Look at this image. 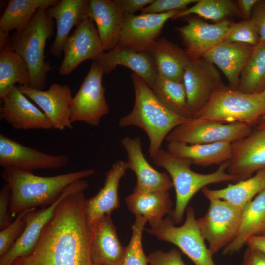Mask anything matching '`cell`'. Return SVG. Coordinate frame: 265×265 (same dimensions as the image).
Returning a JSON list of instances; mask_svg holds the SVG:
<instances>
[{"mask_svg":"<svg viewBox=\"0 0 265 265\" xmlns=\"http://www.w3.org/2000/svg\"><path fill=\"white\" fill-rule=\"evenodd\" d=\"M187 23L176 30L186 46L190 59L202 57L215 46L223 42L231 22L227 20L214 24L198 18H188Z\"/></svg>","mask_w":265,"mask_h":265,"instance_id":"obj_20","label":"cell"},{"mask_svg":"<svg viewBox=\"0 0 265 265\" xmlns=\"http://www.w3.org/2000/svg\"><path fill=\"white\" fill-rule=\"evenodd\" d=\"M48 9H39L27 25L15 32L11 37L12 48L28 68L29 87L41 90L46 86L48 72L52 69L44 55L46 42L54 33V23Z\"/></svg>","mask_w":265,"mask_h":265,"instance_id":"obj_5","label":"cell"},{"mask_svg":"<svg viewBox=\"0 0 265 265\" xmlns=\"http://www.w3.org/2000/svg\"><path fill=\"white\" fill-rule=\"evenodd\" d=\"M90 0H61L48 9L50 15L56 23V32L49 53L59 57L72 28L78 26L88 17Z\"/></svg>","mask_w":265,"mask_h":265,"instance_id":"obj_23","label":"cell"},{"mask_svg":"<svg viewBox=\"0 0 265 265\" xmlns=\"http://www.w3.org/2000/svg\"><path fill=\"white\" fill-rule=\"evenodd\" d=\"M198 0H154L140 11L141 13L161 14L174 11H181L196 3Z\"/></svg>","mask_w":265,"mask_h":265,"instance_id":"obj_40","label":"cell"},{"mask_svg":"<svg viewBox=\"0 0 265 265\" xmlns=\"http://www.w3.org/2000/svg\"><path fill=\"white\" fill-rule=\"evenodd\" d=\"M254 47L243 43L222 42L202 57L220 69L231 89H238L241 71Z\"/></svg>","mask_w":265,"mask_h":265,"instance_id":"obj_24","label":"cell"},{"mask_svg":"<svg viewBox=\"0 0 265 265\" xmlns=\"http://www.w3.org/2000/svg\"><path fill=\"white\" fill-rule=\"evenodd\" d=\"M18 87L42 110L53 128L60 131L73 128L70 120V104L73 97L68 85L53 83L47 90Z\"/></svg>","mask_w":265,"mask_h":265,"instance_id":"obj_15","label":"cell"},{"mask_svg":"<svg viewBox=\"0 0 265 265\" xmlns=\"http://www.w3.org/2000/svg\"><path fill=\"white\" fill-rule=\"evenodd\" d=\"M183 83L187 105L194 116L225 86L215 66L203 57L190 59L185 70Z\"/></svg>","mask_w":265,"mask_h":265,"instance_id":"obj_12","label":"cell"},{"mask_svg":"<svg viewBox=\"0 0 265 265\" xmlns=\"http://www.w3.org/2000/svg\"><path fill=\"white\" fill-rule=\"evenodd\" d=\"M250 20L256 25L260 43L265 42V0H258L255 5Z\"/></svg>","mask_w":265,"mask_h":265,"instance_id":"obj_43","label":"cell"},{"mask_svg":"<svg viewBox=\"0 0 265 265\" xmlns=\"http://www.w3.org/2000/svg\"><path fill=\"white\" fill-rule=\"evenodd\" d=\"M129 210L135 215L145 218L150 227L160 223L164 215L172 212L173 202L167 190L136 193L132 192L126 198Z\"/></svg>","mask_w":265,"mask_h":265,"instance_id":"obj_31","label":"cell"},{"mask_svg":"<svg viewBox=\"0 0 265 265\" xmlns=\"http://www.w3.org/2000/svg\"><path fill=\"white\" fill-rule=\"evenodd\" d=\"M265 189V169L257 171L253 176L241 180L220 189H211L207 186L201 189L207 198H213L225 200L243 209L260 192Z\"/></svg>","mask_w":265,"mask_h":265,"instance_id":"obj_32","label":"cell"},{"mask_svg":"<svg viewBox=\"0 0 265 265\" xmlns=\"http://www.w3.org/2000/svg\"><path fill=\"white\" fill-rule=\"evenodd\" d=\"M148 52L155 62L158 76L183 82L185 70L190 60L185 50L165 38H159Z\"/></svg>","mask_w":265,"mask_h":265,"instance_id":"obj_28","label":"cell"},{"mask_svg":"<svg viewBox=\"0 0 265 265\" xmlns=\"http://www.w3.org/2000/svg\"><path fill=\"white\" fill-rule=\"evenodd\" d=\"M131 79L135 94L134 106L130 113L120 119L118 124L122 127L134 126L142 129L149 137L148 152L153 158L161 148L162 142L169 133L191 119L180 116L166 108L138 75L132 73Z\"/></svg>","mask_w":265,"mask_h":265,"instance_id":"obj_3","label":"cell"},{"mask_svg":"<svg viewBox=\"0 0 265 265\" xmlns=\"http://www.w3.org/2000/svg\"><path fill=\"white\" fill-rule=\"evenodd\" d=\"M265 89V42L254 47L243 68L237 90L246 94L262 93Z\"/></svg>","mask_w":265,"mask_h":265,"instance_id":"obj_35","label":"cell"},{"mask_svg":"<svg viewBox=\"0 0 265 265\" xmlns=\"http://www.w3.org/2000/svg\"><path fill=\"white\" fill-rule=\"evenodd\" d=\"M231 145V156L227 168L228 173L237 176L241 181L265 169V131H253Z\"/></svg>","mask_w":265,"mask_h":265,"instance_id":"obj_16","label":"cell"},{"mask_svg":"<svg viewBox=\"0 0 265 265\" xmlns=\"http://www.w3.org/2000/svg\"><path fill=\"white\" fill-rule=\"evenodd\" d=\"M154 0H115L125 14L134 13L151 4Z\"/></svg>","mask_w":265,"mask_h":265,"instance_id":"obj_44","label":"cell"},{"mask_svg":"<svg viewBox=\"0 0 265 265\" xmlns=\"http://www.w3.org/2000/svg\"><path fill=\"white\" fill-rule=\"evenodd\" d=\"M92 169L43 177L13 168H5L1 176L11 190L10 214L13 218L26 210L49 206L72 183L93 175Z\"/></svg>","mask_w":265,"mask_h":265,"instance_id":"obj_2","label":"cell"},{"mask_svg":"<svg viewBox=\"0 0 265 265\" xmlns=\"http://www.w3.org/2000/svg\"><path fill=\"white\" fill-rule=\"evenodd\" d=\"M147 258L150 265H186L180 251L175 248L167 252L155 251L149 254Z\"/></svg>","mask_w":265,"mask_h":265,"instance_id":"obj_41","label":"cell"},{"mask_svg":"<svg viewBox=\"0 0 265 265\" xmlns=\"http://www.w3.org/2000/svg\"><path fill=\"white\" fill-rule=\"evenodd\" d=\"M180 11L139 15L125 14L116 47L136 52H148L159 38L166 22Z\"/></svg>","mask_w":265,"mask_h":265,"instance_id":"obj_11","label":"cell"},{"mask_svg":"<svg viewBox=\"0 0 265 265\" xmlns=\"http://www.w3.org/2000/svg\"><path fill=\"white\" fill-rule=\"evenodd\" d=\"M151 88L158 100L166 108L185 118H194L187 105L183 82H176L158 76Z\"/></svg>","mask_w":265,"mask_h":265,"instance_id":"obj_34","label":"cell"},{"mask_svg":"<svg viewBox=\"0 0 265 265\" xmlns=\"http://www.w3.org/2000/svg\"><path fill=\"white\" fill-rule=\"evenodd\" d=\"M196 14L206 20L218 23L231 16L241 17L237 2L231 0H198L190 8L180 11L176 19Z\"/></svg>","mask_w":265,"mask_h":265,"instance_id":"obj_36","label":"cell"},{"mask_svg":"<svg viewBox=\"0 0 265 265\" xmlns=\"http://www.w3.org/2000/svg\"><path fill=\"white\" fill-rule=\"evenodd\" d=\"M257 129L265 131V117L260 122Z\"/></svg>","mask_w":265,"mask_h":265,"instance_id":"obj_48","label":"cell"},{"mask_svg":"<svg viewBox=\"0 0 265 265\" xmlns=\"http://www.w3.org/2000/svg\"><path fill=\"white\" fill-rule=\"evenodd\" d=\"M32 209L19 213L10 224L0 230V257L12 248L21 236L26 226V216Z\"/></svg>","mask_w":265,"mask_h":265,"instance_id":"obj_39","label":"cell"},{"mask_svg":"<svg viewBox=\"0 0 265 265\" xmlns=\"http://www.w3.org/2000/svg\"><path fill=\"white\" fill-rule=\"evenodd\" d=\"M258 0H238L237 1L243 20L250 19L252 10Z\"/></svg>","mask_w":265,"mask_h":265,"instance_id":"obj_46","label":"cell"},{"mask_svg":"<svg viewBox=\"0 0 265 265\" xmlns=\"http://www.w3.org/2000/svg\"><path fill=\"white\" fill-rule=\"evenodd\" d=\"M223 42L243 43L255 47L260 44V40L257 27L250 19L231 22Z\"/></svg>","mask_w":265,"mask_h":265,"instance_id":"obj_38","label":"cell"},{"mask_svg":"<svg viewBox=\"0 0 265 265\" xmlns=\"http://www.w3.org/2000/svg\"><path fill=\"white\" fill-rule=\"evenodd\" d=\"M121 142L127 154L128 168L133 171L136 177V185L132 192L169 191L173 187L171 179L166 173L159 172L148 162L143 154L142 142L138 136H126Z\"/></svg>","mask_w":265,"mask_h":265,"instance_id":"obj_19","label":"cell"},{"mask_svg":"<svg viewBox=\"0 0 265 265\" xmlns=\"http://www.w3.org/2000/svg\"><path fill=\"white\" fill-rule=\"evenodd\" d=\"M135 221L132 227V234L128 245L125 247L123 257L119 265H148L147 256L142 247V237L147 219L135 215Z\"/></svg>","mask_w":265,"mask_h":265,"instance_id":"obj_37","label":"cell"},{"mask_svg":"<svg viewBox=\"0 0 265 265\" xmlns=\"http://www.w3.org/2000/svg\"><path fill=\"white\" fill-rule=\"evenodd\" d=\"M253 131L252 126L242 123L224 124L192 118L175 128L165 140L168 142H180L188 144L221 142L232 143L247 136Z\"/></svg>","mask_w":265,"mask_h":265,"instance_id":"obj_9","label":"cell"},{"mask_svg":"<svg viewBox=\"0 0 265 265\" xmlns=\"http://www.w3.org/2000/svg\"><path fill=\"white\" fill-rule=\"evenodd\" d=\"M208 210L197 219L201 233L209 243V250L213 256L228 246L238 232L243 209L217 198H210Z\"/></svg>","mask_w":265,"mask_h":265,"instance_id":"obj_8","label":"cell"},{"mask_svg":"<svg viewBox=\"0 0 265 265\" xmlns=\"http://www.w3.org/2000/svg\"><path fill=\"white\" fill-rule=\"evenodd\" d=\"M104 52L95 23L89 18L85 19L66 41L64 57L59 69L60 75L70 74L83 61L88 59L93 61Z\"/></svg>","mask_w":265,"mask_h":265,"instance_id":"obj_14","label":"cell"},{"mask_svg":"<svg viewBox=\"0 0 265 265\" xmlns=\"http://www.w3.org/2000/svg\"><path fill=\"white\" fill-rule=\"evenodd\" d=\"M102 68L93 61L90 69L70 104V120L98 126L109 111L102 83Z\"/></svg>","mask_w":265,"mask_h":265,"instance_id":"obj_10","label":"cell"},{"mask_svg":"<svg viewBox=\"0 0 265 265\" xmlns=\"http://www.w3.org/2000/svg\"><path fill=\"white\" fill-rule=\"evenodd\" d=\"M152 159L155 164L166 170L175 188V207L169 215L176 224L182 221L188 203L198 191L211 184L239 181L238 177L227 172L229 160L214 172L205 174L190 169L191 159L174 156L162 148Z\"/></svg>","mask_w":265,"mask_h":265,"instance_id":"obj_4","label":"cell"},{"mask_svg":"<svg viewBox=\"0 0 265 265\" xmlns=\"http://www.w3.org/2000/svg\"><path fill=\"white\" fill-rule=\"evenodd\" d=\"M11 202V190L7 184L5 183L0 190V229L1 230L10 224L13 217L9 212Z\"/></svg>","mask_w":265,"mask_h":265,"instance_id":"obj_42","label":"cell"},{"mask_svg":"<svg viewBox=\"0 0 265 265\" xmlns=\"http://www.w3.org/2000/svg\"><path fill=\"white\" fill-rule=\"evenodd\" d=\"M58 0H10L0 18V31L19 32L29 23L35 12L41 8H49Z\"/></svg>","mask_w":265,"mask_h":265,"instance_id":"obj_33","label":"cell"},{"mask_svg":"<svg viewBox=\"0 0 265 265\" xmlns=\"http://www.w3.org/2000/svg\"><path fill=\"white\" fill-rule=\"evenodd\" d=\"M175 224L169 215L157 226L145 230L159 240L175 245L195 265H215L200 231L192 207H187L184 223L180 226Z\"/></svg>","mask_w":265,"mask_h":265,"instance_id":"obj_7","label":"cell"},{"mask_svg":"<svg viewBox=\"0 0 265 265\" xmlns=\"http://www.w3.org/2000/svg\"><path fill=\"white\" fill-rule=\"evenodd\" d=\"M78 181L71 184L52 204L38 210L32 208L27 213L24 231L12 248L0 257V265H11L17 259L31 253L45 226L54 216L58 204L75 187Z\"/></svg>","mask_w":265,"mask_h":265,"instance_id":"obj_17","label":"cell"},{"mask_svg":"<svg viewBox=\"0 0 265 265\" xmlns=\"http://www.w3.org/2000/svg\"><path fill=\"white\" fill-rule=\"evenodd\" d=\"M84 184L78 182L58 204L31 253L11 265H94L90 256L92 233L84 210Z\"/></svg>","mask_w":265,"mask_h":265,"instance_id":"obj_1","label":"cell"},{"mask_svg":"<svg viewBox=\"0 0 265 265\" xmlns=\"http://www.w3.org/2000/svg\"><path fill=\"white\" fill-rule=\"evenodd\" d=\"M90 256L94 265H119L125 247L120 242L111 216L101 218L94 227L90 241Z\"/></svg>","mask_w":265,"mask_h":265,"instance_id":"obj_25","label":"cell"},{"mask_svg":"<svg viewBox=\"0 0 265 265\" xmlns=\"http://www.w3.org/2000/svg\"><path fill=\"white\" fill-rule=\"evenodd\" d=\"M128 169L126 162L116 161L106 173L104 186L98 193L90 198H85L84 210L86 222L91 233L101 218L105 215L111 216L112 212L120 207L119 183Z\"/></svg>","mask_w":265,"mask_h":265,"instance_id":"obj_18","label":"cell"},{"mask_svg":"<svg viewBox=\"0 0 265 265\" xmlns=\"http://www.w3.org/2000/svg\"><path fill=\"white\" fill-rule=\"evenodd\" d=\"M248 247L255 248L265 253V235L248 238L245 243Z\"/></svg>","mask_w":265,"mask_h":265,"instance_id":"obj_47","label":"cell"},{"mask_svg":"<svg viewBox=\"0 0 265 265\" xmlns=\"http://www.w3.org/2000/svg\"><path fill=\"white\" fill-rule=\"evenodd\" d=\"M69 161L67 155H49L0 134V165L3 168L32 172L37 170L59 169Z\"/></svg>","mask_w":265,"mask_h":265,"instance_id":"obj_13","label":"cell"},{"mask_svg":"<svg viewBox=\"0 0 265 265\" xmlns=\"http://www.w3.org/2000/svg\"><path fill=\"white\" fill-rule=\"evenodd\" d=\"M0 117L17 130L52 129V126L44 114L32 104L14 85L8 93L0 99Z\"/></svg>","mask_w":265,"mask_h":265,"instance_id":"obj_21","label":"cell"},{"mask_svg":"<svg viewBox=\"0 0 265 265\" xmlns=\"http://www.w3.org/2000/svg\"><path fill=\"white\" fill-rule=\"evenodd\" d=\"M94 62L110 74L118 66H123L140 76L152 88L158 77L156 65L148 52H136L116 47L104 52Z\"/></svg>","mask_w":265,"mask_h":265,"instance_id":"obj_22","label":"cell"},{"mask_svg":"<svg viewBox=\"0 0 265 265\" xmlns=\"http://www.w3.org/2000/svg\"><path fill=\"white\" fill-rule=\"evenodd\" d=\"M265 235V189L243 208L239 227L234 240L223 249V254L238 252L247 239L253 236Z\"/></svg>","mask_w":265,"mask_h":265,"instance_id":"obj_29","label":"cell"},{"mask_svg":"<svg viewBox=\"0 0 265 265\" xmlns=\"http://www.w3.org/2000/svg\"><path fill=\"white\" fill-rule=\"evenodd\" d=\"M30 87L28 68L12 48L9 33L0 31V98H3L16 83Z\"/></svg>","mask_w":265,"mask_h":265,"instance_id":"obj_27","label":"cell"},{"mask_svg":"<svg viewBox=\"0 0 265 265\" xmlns=\"http://www.w3.org/2000/svg\"><path fill=\"white\" fill-rule=\"evenodd\" d=\"M243 265H265V253L248 247L244 255Z\"/></svg>","mask_w":265,"mask_h":265,"instance_id":"obj_45","label":"cell"},{"mask_svg":"<svg viewBox=\"0 0 265 265\" xmlns=\"http://www.w3.org/2000/svg\"><path fill=\"white\" fill-rule=\"evenodd\" d=\"M262 93H263V94L264 97L265 98V89L263 91Z\"/></svg>","mask_w":265,"mask_h":265,"instance_id":"obj_49","label":"cell"},{"mask_svg":"<svg viewBox=\"0 0 265 265\" xmlns=\"http://www.w3.org/2000/svg\"><path fill=\"white\" fill-rule=\"evenodd\" d=\"M264 116L265 98L262 93L246 94L225 86L214 93L193 118L252 126Z\"/></svg>","mask_w":265,"mask_h":265,"instance_id":"obj_6","label":"cell"},{"mask_svg":"<svg viewBox=\"0 0 265 265\" xmlns=\"http://www.w3.org/2000/svg\"><path fill=\"white\" fill-rule=\"evenodd\" d=\"M167 151L174 156L191 159L193 164L206 167L221 164L229 160L232 145L225 142L205 144L170 142L167 145Z\"/></svg>","mask_w":265,"mask_h":265,"instance_id":"obj_30","label":"cell"},{"mask_svg":"<svg viewBox=\"0 0 265 265\" xmlns=\"http://www.w3.org/2000/svg\"><path fill=\"white\" fill-rule=\"evenodd\" d=\"M124 16L115 0H90L88 17L96 25L104 51L117 45Z\"/></svg>","mask_w":265,"mask_h":265,"instance_id":"obj_26","label":"cell"}]
</instances>
